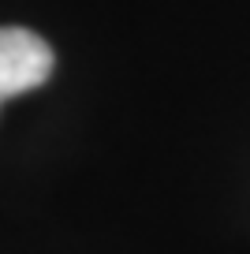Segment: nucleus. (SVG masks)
Returning a JSON list of instances; mask_svg holds the SVG:
<instances>
[{
    "label": "nucleus",
    "instance_id": "obj_1",
    "mask_svg": "<svg viewBox=\"0 0 250 254\" xmlns=\"http://www.w3.org/2000/svg\"><path fill=\"white\" fill-rule=\"evenodd\" d=\"M49 75H53V49L45 45V38L23 26H0V105L49 82Z\"/></svg>",
    "mask_w": 250,
    "mask_h": 254
}]
</instances>
